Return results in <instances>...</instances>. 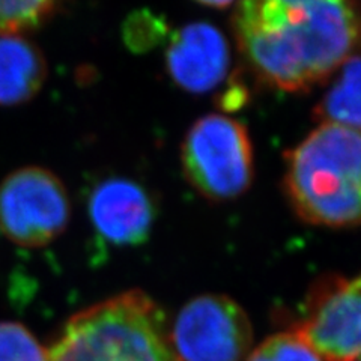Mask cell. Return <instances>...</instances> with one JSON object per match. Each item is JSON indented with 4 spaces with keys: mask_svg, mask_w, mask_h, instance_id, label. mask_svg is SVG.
Instances as JSON below:
<instances>
[{
    "mask_svg": "<svg viewBox=\"0 0 361 361\" xmlns=\"http://www.w3.org/2000/svg\"><path fill=\"white\" fill-rule=\"evenodd\" d=\"M283 190L297 216L321 228L361 224V130L321 123L285 155Z\"/></svg>",
    "mask_w": 361,
    "mask_h": 361,
    "instance_id": "2",
    "label": "cell"
},
{
    "mask_svg": "<svg viewBox=\"0 0 361 361\" xmlns=\"http://www.w3.org/2000/svg\"><path fill=\"white\" fill-rule=\"evenodd\" d=\"M180 164L190 185L205 199L240 197L255 175L253 145L245 126L219 113L197 119L183 140Z\"/></svg>",
    "mask_w": 361,
    "mask_h": 361,
    "instance_id": "4",
    "label": "cell"
},
{
    "mask_svg": "<svg viewBox=\"0 0 361 361\" xmlns=\"http://www.w3.org/2000/svg\"><path fill=\"white\" fill-rule=\"evenodd\" d=\"M245 361H324L314 349L293 331L269 336L248 353Z\"/></svg>",
    "mask_w": 361,
    "mask_h": 361,
    "instance_id": "13",
    "label": "cell"
},
{
    "mask_svg": "<svg viewBox=\"0 0 361 361\" xmlns=\"http://www.w3.org/2000/svg\"><path fill=\"white\" fill-rule=\"evenodd\" d=\"M232 29L257 80L306 92L361 56V0H240Z\"/></svg>",
    "mask_w": 361,
    "mask_h": 361,
    "instance_id": "1",
    "label": "cell"
},
{
    "mask_svg": "<svg viewBox=\"0 0 361 361\" xmlns=\"http://www.w3.org/2000/svg\"><path fill=\"white\" fill-rule=\"evenodd\" d=\"M62 0H0V35H23L50 20Z\"/></svg>",
    "mask_w": 361,
    "mask_h": 361,
    "instance_id": "12",
    "label": "cell"
},
{
    "mask_svg": "<svg viewBox=\"0 0 361 361\" xmlns=\"http://www.w3.org/2000/svg\"><path fill=\"white\" fill-rule=\"evenodd\" d=\"M0 361H49V351L25 325L0 322Z\"/></svg>",
    "mask_w": 361,
    "mask_h": 361,
    "instance_id": "14",
    "label": "cell"
},
{
    "mask_svg": "<svg viewBox=\"0 0 361 361\" xmlns=\"http://www.w3.org/2000/svg\"><path fill=\"white\" fill-rule=\"evenodd\" d=\"M313 116L321 123L361 130V56L348 61L316 104Z\"/></svg>",
    "mask_w": 361,
    "mask_h": 361,
    "instance_id": "11",
    "label": "cell"
},
{
    "mask_svg": "<svg viewBox=\"0 0 361 361\" xmlns=\"http://www.w3.org/2000/svg\"><path fill=\"white\" fill-rule=\"evenodd\" d=\"M71 219V202L62 179L49 169L27 166L0 183V231L21 247L54 241Z\"/></svg>",
    "mask_w": 361,
    "mask_h": 361,
    "instance_id": "5",
    "label": "cell"
},
{
    "mask_svg": "<svg viewBox=\"0 0 361 361\" xmlns=\"http://www.w3.org/2000/svg\"><path fill=\"white\" fill-rule=\"evenodd\" d=\"M167 73L191 94L220 86L231 68V50L223 33L208 23H190L173 33L166 51Z\"/></svg>",
    "mask_w": 361,
    "mask_h": 361,
    "instance_id": "9",
    "label": "cell"
},
{
    "mask_svg": "<svg viewBox=\"0 0 361 361\" xmlns=\"http://www.w3.org/2000/svg\"><path fill=\"white\" fill-rule=\"evenodd\" d=\"M357 361H361V360H357Z\"/></svg>",
    "mask_w": 361,
    "mask_h": 361,
    "instance_id": "17",
    "label": "cell"
},
{
    "mask_svg": "<svg viewBox=\"0 0 361 361\" xmlns=\"http://www.w3.org/2000/svg\"><path fill=\"white\" fill-rule=\"evenodd\" d=\"M49 68L38 45L25 35H0V106L25 104L42 89Z\"/></svg>",
    "mask_w": 361,
    "mask_h": 361,
    "instance_id": "10",
    "label": "cell"
},
{
    "mask_svg": "<svg viewBox=\"0 0 361 361\" xmlns=\"http://www.w3.org/2000/svg\"><path fill=\"white\" fill-rule=\"evenodd\" d=\"M47 351L49 361H179L164 312L139 289L71 316Z\"/></svg>",
    "mask_w": 361,
    "mask_h": 361,
    "instance_id": "3",
    "label": "cell"
},
{
    "mask_svg": "<svg viewBox=\"0 0 361 361\" xmlns=\"http://www.w3.org/2000/svg\"><path fill=\"white\" fill-rule=\"evenodd\" d=\"M169 338L179 361H243L252 349L253 329L238 302L207 293L179 310Z\"/></svg>",
    "mask_w": 361,
    "mask_h": 361,
    "instance_id": "6",
    "label": "cell"
},
{
    "mask_svg": "<svg viewBox=\"0 0 361 361\" xmlns=\"http://www.w3.org/2000/svg\"><path fill=\"white\" fill-rule=\"evenodd\" d=\"M123 41L133 51H148L167 35L166 23L152 13H133L122 27Z\"/></svg>",
    "mask_w": 361,
    "mask_h": 361,
    "instance_id": "15",
    "label": "cell"
},
{
    "mask_svg": "<svg viewBox=\"0 0 361 361\" xmlns=\"http://www.w3.org/2000/svg\"><path fill=\"white\" fill-rule=\"evenodd\" d=\"M195 2L211 8H228L235 2V0H195Z\"/></svg>",
    "mask_w": 361,
    "mask_h": 361,
    "instance_id": "16",
    "label": "cell"
},
{
    "mask_svg": "<svg viewBox=\"0 0 361 361\" xmlns=\"http://www.w3.org/2000/svg\"><path fill=\"white\" fill-rule=\"evenodd\" d=\"M290 331L304 338L325 361L361 360V274L316 281Z\"/></svg>",
    "mask_w": 361,
    "mask_h": 361,
    "instance_id": "7",
    "label": "cell"
},
{
    "mask_svg": "<svg viewBox=\"0 0 361 361\" xmlns=\"http://www.w3.org/2000/svg\"><path fill=\"white\" fill-rule=\"evenodd\" d=\"M87 214L99 240L113 247H135L149 238L157 202L137 180L110 176L90 190Z\"/></svg>",
    "mask_w": 361,
    "mask_h": 361,
    "instance_id": "8",
    "label": "cell"
}]
</instances>
